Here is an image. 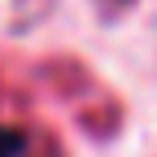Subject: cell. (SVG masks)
<instances>
[{"label":"cell","mask_w":157,"mask_h":157,"mask_svg":"<svg viewBox=\"0 0 157 157\" xmlns=\"http://www.w3.org/2000/svg\"><path fill=\"white\" fill-rule=\"evenodd\" d=\"M22 148H26V131L0 127V157H22Z\"/></svg>","instance_id":"1"}]
</instances>
